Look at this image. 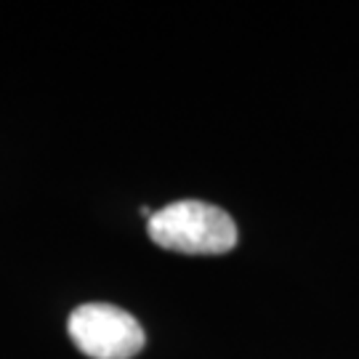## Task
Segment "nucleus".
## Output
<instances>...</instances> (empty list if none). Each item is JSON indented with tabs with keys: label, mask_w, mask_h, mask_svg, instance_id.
<instances>
[{
	"label": "nucleus",
	"mask_w": 359,
	"mask_h": 359,
	"mask_svg": "<svg viewBox=\"0 0 359 359\" xmlns=\"http://www.w3.org/2000/svg\"><path fill=\"white\" fill-rule=\"evenodd\" d=\"M147 231L154 245L189 256H218L237 245L234 218L203 200H179L154 210Z\"/></svg>",
	"instance_id": "f257e3e1"
},
{
	"label": "nucleus",
	"mask_w": 359,
	"mask_h": 359,
	"mask_svg": "<svg viewBox=\"0 0 359 359\" xmlns=\"http://www.w3.org/2000/svg\"><path fill=\"white\" fill-rule=\"evenodd\" d=\"M69 338L90 359H130L144 348L139 320L112 304H83L69 314Z\"/></svg>",
	"instance_id": "f03ea898"
}]
</instances>
